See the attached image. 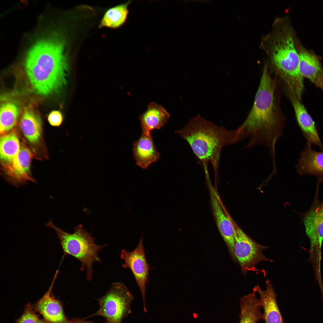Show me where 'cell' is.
<instances>
[{
	"label": "cell",
	"mask_w": 323,
	"mask_h": 323,
	"mask_svg": "<svg viewBox=\"0 0 323 323\" xmlns=\"http://www.w3.org/2000/svg\"><path fill=\"white\" fill-rule=\"evenodd\" d=\"M65 45L60 36L54 35L38 40L28 51L25 69L36 93L50 96L60 92L66 86L69 66Z\"/></svg>",
	"instance_id": "cell-1"
},
{
	"label": "cell",
	"mask_w": 323,
	"mask_h": 323,
	"mask_svg": "<svg viewBox=\"0 0 323 323\" xmlns=\"http://www.w3.org/2000/svg\"><path fill=\"white\" fill-rule=\"evenodd\" d=\"M275 84L266 67L264 68L254 104L246 118L239 127L243 139L248 137L246 148L263 145L275 156V146L282 136L284 120L276 103Z\"/></svg>",
	"instance_id": "cell-2"
},
{
	"label": "cell",
	"mask_w": 323,
	"mask_h": 323,
	"mask_svg": "<svg viewBox=\"0 0 323 323\" xmlns=\"http://www.w3.org/2000/svg\"><path fill=\"white\" fill-rule=\"evenodd\" d=\"M176 132L188 142L202 162L206 175L209 162L217 173L221 151L224 147L242 140L238 129L229 130L199 115L191 118L184 127Z\"/></svg>",
	"instance_id": "cell-3"
},
{
	"label": "cell",
	"mask_w": 323,
	"mask_h": 323,
	"mask_svg": "<svg viewBox=\"0 0 323 323\" xmlns=\"http://www.w3.org/2000/svg\"><path fill=\"white\" fill-rule=\"evenodd\" d=\"M45 225L55 231L64 255H70L80 261L81 263V270L86 269V279L91 281L93 263L95 261L101 262L98 253L106 244L99 245L95 243L94 237L81 225L77 226L72 233L65 232L55 225L51 219Z\"/></svg>",
	"instance_id": "cell-4"
},
{
	"label": "cell",
	"mask_w": 323,
	"mask_h": 323,
	"mask_svg": "<svg viewBox=\"0 0 323 323\" xmlns=\"http://www.w3.org/2000/svg\"><path fill=\"white\" fill-rule=\"evenodd\" d=\"M272 58L278 74L286 84L289 93L301 99L303 77L299 69V54L295 48L292 36L283 37L274 44Z\"/></svg>",
	"instance_id": "cell-5"
},
{
	"label": "cell",
	"mask_w": 323,
	"mask_h": 323,
	"mask_svg": "<svg viewBox=\"0 0 323 323\" xmlns=\"http://www.w3.org/2000/svg\"><path fill=\"white\" fill-rule=\"evenodd\" d=\"M133 296L122 283H112L110 289L98 300L100 307L92 316L103 317L108 323H121L131 312Z\"/></svg>",
	"instance_id": "cell-6"
},
{
	"label": "cell",
	"mask_w": 323,
	"mask_h": 323,
	"mask_svg": "<svg viewBox=\"0 0 323 323\" xmlns=\"http://www.w3.org/2000/svg\"><path fill=\"white\" fill-rule=\"evenodd\" d=\"M319 183L317 185L313 203L303 218L305 232L310 241V259L317 270L320 269L323 241V200L321 201L319 200Z\"/></svg>",
	"instance_id": "cell-7"
},
{
	"label": "cell",
	"mask_w": 323,
	"mask_h": 323,
	"mask_svg": "<svg viewBox=\"0 0 323 323\" xmlns=\"http://www.w3.org/2000/svg\"><path fill=\"white\" fill-rule=\"evenodd\" d=\"M234 228V254L242 272L245 274L255 265L262 261L272 262L263 254L262 251L267 246L254 241L240 228L232 219Z\"/></svg>",
	"instance_id": "cell-8"
},
{
	"label": "cell",
	"mask_w": 323,
	"mask_h": 323,
	"mask_svg": "<svg viewBox=\"0 0 323 323\" xmlns=\"http://www.w3.org/2000/svg\"><path fill=\"white\" fill-rule=\"evenodd\" d=\"M120 255L121 258L124 261L122 266L129 269L134 277L142 296L144 309L146 312V290L150 269L146 258L143 244V237L139 239L138 245L134 250L128 252L122 249Z\"/></svg>",
	"instance_id": "cell-9"
},
{
	"label": "cell",
	"mask_w": 323,
	"mask_h": 323,
	"mask_svg": "<svg viewBox=\"0 0 323 323\" xmlns=\"http://www.w3.org/2000/svg\"><path fill=\"white\" fill-rule=\"evenodd\" d=\"M33 154L24 142L16 156L10 163L2 166L5 173L14 185L18 186L31 181L35 182L31 173L30 166Z\"/></svg>",
	"instance_id": "cell-10"
},
{
	"label": "cell",
	"mask_w": 323,
	"mask_h": 323,
	"mask_svg": "<svg viewBox=\"0 0 323 323\" xmlns=\"http://www.w3.org/2000/svg\"><path fill=\"white\" fill-rule=\"evenodd\" d=\"M207 182L211 205L218 228L230 254L233 258H235L234 254V228L232 219L225 212L218 195L210 181Z\"/></svg>",
	"instance_id": "cell-11"
},
{
	"label": "cell",
	"mask_w": 323,
	"mask_h": 323,
	"mask_svg": "<svg viewBox=\"0 0 323 323\" xmlns=\"http://www.w3.org/2000/svg\"><path fill=\"white\" fill-rule=\"evenodd\" d=\"M58 273L56 271L47 291L34 306L36 311L49 323H64L67 319L60 302L52 295L54 284Z\"/></svg>",
	"instance_id": "cell-12"
},
{
	"label": "cell",
	"mask_w": 323,
	"mask_h": 323,
	"mask_svg": "<svg viewBox=\"0 0 323 323\" xmlns=\"http://www.w3.org/2000/svg\"><path fill=\"white\" fill-rule=\"evenodd\" d=\"M289 95L294 108L297 123L307 140V144L316 145L323 151V146L319 132L312 117L300 99L294 95L290 94Z\"/></svg>",
	"instance_id": "cell-13"
},
{
	"label": "cell",
	"mask_w": 323,
	"mask_h": 323,
	"mask_svg": "<svg viewBox=\"0 0 323 323\" xmlns=\"http://www.w3.org/2000/svg\"><path fill=\"white\" fill-rule=\"evenodd\" d=\"M266 288L262 290L258 285L255 286L253 292L259 294L261 307L263 308V319L265 323H284L278 308L276 294L269 280L266 282Z\"/></svg>",
	"instance_id": "cell-14"
},
{
	"label": "cell",
	"mask_w": 323,
	"mask_h": 323,
	"mask_svg": "<svg viewBox=\"0 0 323 323\" xmlns=\"http://www.w3.org/2000/svg\"><path fill=\"white\" fill-rule=\"evenodd\" d=\"M133 151L136 164L145 169L156 162L160 154L156 150L151 133H142L133 144Z\"/></svg>",
	"instance_id": "cell-15"
},
{
	"label": "cell",
	"mask_w": 323,
	"mask_h": 323,
	"mask_svg": "<svg viewBox=\"0 0 323 323\" xmlns=\"http://www.w3.org/2000/svg\"><path fill=\"white\" fill-rule=\"evenodd\" d=\"M300 175L309 174L317 177L320 182L323 180V151L317 152L307 144L296 165Z\"/></svg>",
	"instance_id": "cell-16"
},
{
	"label": "cell",
	"mask_w": 323,
	"mask_h": 323,
	"mask_svg": "<svg viewBox=\"0 0 323 323\" xmlns=\"http://www.w3.org/2000/svg\"><path fill=\"white\" fill-rule=\"evenodd\" d=\"M170 117V115L162 105L151 102L139 117L142 132L151 133L155 129H160Z\"/></svg>",
	"instance_id": "cell-17"
},
{
	"label": "cell",
	"mask_w": 323,
	"mask_h": 323,
	"mask_svg": "<svg viewBox=\"0 0 323 323\" xmlns=\"http://www.w3.org/2000/svg\"><path fill=\"white\" fill-rule=\"evenodd\" d=\"M20 127L24 135L33 144H38L42 135L41 118L33 109L27 107L24 110L20 121Z\"/></svg>",
	"instance_id": "cell-18"
},
{
	"label": "cell",
	"mask_w": 323,
	"mask_h": 323,
	"mask_svg": "<svg viewBox=\"0 0 323 323\" xmlns=\"http://www.w3.org/2000/svg\"><path fill=\"white\" fill-rule=\"evenodd\" d=\"M299 54L301 74L323 90V70L318 59L305 51H301Z\"/></svg>",
	"instance_id": "cell-19"
},
{
	"label": "cell",
	"mask_w": 323,
	"mask_h": 323,
	"mask_svg": "<svg viewBox=\"0 0 323 323\" xmlns=\"http://www.w3.org/2000/svg\"><path fill=\"white\" fill-rule=\"evenodd\" d=\"M239 323H257L263 319L260 309L261 305L259 299L253 292L241 298Z\"/></svg>",
	"instance_id": "cell-20"
},
{
	"label": "cell",
	"mask_w": 323,
	"mask_h": 323,
	"mask_svg": "<svg viewBox=\"0 0 323 323\" xmlns=\"http://www.w3.org/2000/svg\"><path fill=\"white\" fill-rule=\"evenodd\" d=\"M0 141V157L2 166L11 162L19 151L21 143L14 132L1 135Z\"/></svg>",
	"instance_id": "cell-21"
},
{
	"label": "cell",
	"mask_w": 323,
	"mask_h": 323,
	"mask_svg": "<svg viewBox=\"0 0 323 323\" xmlns=\"http://www.w3.org/2000/svg\"><path fill=\"white\" fill-rule=\"evenodd\" d=\"M129 1L108 9L104 15L99 25L100 28H116L121 26L126 22L128 14Z\"/></svg>",
	"instance_id": "cell-22"
},
{
	"label": "cell",
	"mask_w": 323,
	"mask_h": 323,
	"mask_svg": "<svg viewBox=\"0 0 323 323\" xmlns=\"http://www.w3.org/2000/svg\"><path fill=\"white\" fill-rule=\"evenodd\" d=\"M19 114L18 106L12 102L3 103L1 106L0 133L1 135L8 133L17 121Z\"/></svg>",
	"instance_id": "cell-23"
},
{
	"label": "cell",
	"mask_w": 323,
	"mask_h": 323,
	"mask_svg": "<svg viewBox=\"0 0 323 323\" xmlns=\"http://www.w3.org/2000/svg\"><path fill=\"white\" fill-rule=\"evenodd\" d=\"M16 323H49L45 319L40 318L36 313L34 306L31 304H27L21 316Z\"/></svg>",
	"instance_id": "cell-24"
},
{
	"label": "cell",
	"mask_w": 323,
	"mask_h": 323,
	"mask_svg": "<svg viewBox=\"0 0 323 323\" xmlns=\"http://www.w3.org/2000/svg\"><path fill=\"white\" fill-rule=\"evenodd\" d=\"M63 117L62 113L59 110H54L51 112L48 117V120L50 124L54 127H59L62 123Z\"/></svg>",
	"instance_id": "cell-25"
},
{
	"label": "cell",
	"mask_w": 323,
	"mask_h": 323,
	"mask_svg": "<svg viewBox=\"0 0 323 323\" xmlns=\"http://www.w3.org/2000/svg\"><path fill=\"white\" fill-rule=\"evenodd\" d=\"M64 323H94L92 322L85 321L79 319H67Z\"/></svg>",
	"instance_id": "cell-26"
}]
</instances>
